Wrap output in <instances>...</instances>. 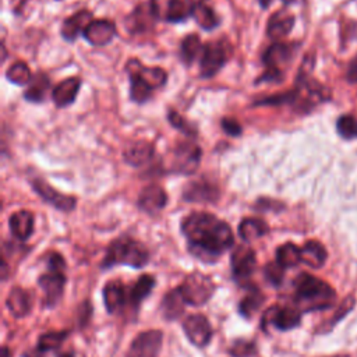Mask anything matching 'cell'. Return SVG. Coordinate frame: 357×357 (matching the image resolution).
<instances>
[{
  "instance_id": "obj_22",
  "label": "cell",
  "mask_w": 357,
  "mask_h": 357,
  "mask_svg": "<svg viewBox=\"0 0 357 357\" xmlns=\"http://www.w3.org/2000/svg\"><path fill=\"white\" fill-rule=\"evenodd\" d=\"M191 17L195 23L206 31H211L221 24V19L214 10V8L207 2V0H198L194 3Z\"/></svg>"
},
{
  "instance_id": "obj_18",
  "label": "cell",
  "mask_w": 357,
  "mask_h": 357,
  "mask_svg": "<svg viewBox=\"0 0 357 357\" xmlns=\"http://www.w3.org/2000/svg\"><path fill=\"white\" fill-rule=\"evenodd\" d=\"M81 88V80L78 77H69L63 80L52 92V98L58 108L70 107L76 100L78 91Z\"/></svg>"
},
{
  "instance_id": "obj_41",
  "label": "cell",
  "mask_w": 357,
  "mask_h": 357,
  "mask_svg": "<svg viewBox=\"0 0 357 357\" xmlns=\"http://www.w3.org/2000/svg\"><path fill=\"white\" fill-rule=\"evenodd\" d=\"M264 277L266 279L274 285V286H278L282 283L283 281V277H285V268L278 263H270L268 266H266L264 268Z\"/></svg>"
},
{
  "instance_id": "obj_32",
  "label": "cell",
  "mask_w": 357,
  "mask_h": 357,
  "mask_svg": "<svg viewBox=\"0 0 357 357\" xmlns=\"http://www.w3.org/2000/svg\"><path fill=\"white\" fill-rule=\"evenodd\" d=\"M130 77V95L131 99L137 104H145L147 100L152 96V89L151 85L137 73H129Z\"/></svg>"
},
{
  "instance_id": "obj_7",
  "label": "cell",
  "mask_w": 357,
  "mask_h": 357,
  "mask_svg": "<svg viewBox=\"0 0 357 357\" xmlns=\"http://www.w3.org/2000/svg\"><path fill=\"white\" fill-rule=\"evenodd\" d=\"M301 321L300 310L293 307H279V305H272L268 309L261 320V327L267 332L271 325L278 328L279 331H289L299 327Z\"/></svg>"
},
{
  "instance_id": "obj_21",
  "label": "cell",
  "mask_w": 357,
  "mask_h": 357,
  "mask_svg": "<svg viewBox=\"0 0 357 357\" xmlns=\"http://www.w3.org/2000/svg\"><path fill=\"white\" fill-rule=\"evenodd\" d=\"M294 25V16L288 10H279L274 13L267 24V34L271 39H282L288 36Z\"/></svg>"
},
{
  "instance_id": "obj_40",
  "label": "cell",
  "mask_w": 357,
  "mask_h": 357,
  "mask_svg": "<svg viewBox=\"0 0 357 357\" xmlns=\"http://www.w3.org/2000/svg\"><path fill=\"white\" fill-rule=\"evenodd\" d=\"M229 353L233 357H251L256 353V346H254L252 342H248L246 339H237L230 346Z\"/></svg>"
},
{
  "instance_id": "obj_8",
  "label": "cell",
  "mask_w": 357,
  "mask_h": 357,
  "mask_svg": "<svg viewBox=\"0 0 357 357\" xmlns=\"http://www.w3.org/2000/svg\"><path fill=\"white\" fill-rule=\"evenodd\" d=\"M187 339L197 347H206L213 339V328L207 317L201 314L188 316L183 323Z\"/></svg>"
},
{
  "instance_id": "obj_15",
  "label": "cell",
  "mask_w": 357,
  "mask_h": 357,
  "mask_svg": "<svg viewBox=\"0 0 357 357\" xmlns=\"http://www.w3.org/2000/svg\"><path fill=\"white\" fill-rule=\"evenodd\" d=\"M158 19L157 2H151L149 5H141L137 8L127 19V30L130 32H144L151 28L154 21Z\"/></svg>"
},
{
  "instance_id": "obj_12",
  "label": "cell",
  "mask_w": 357,
  "mask_h": 357,
  "mask_svg": "<svg viewBox=\"0 0 357 357\" xmlns=\"http://www.w3.org/2000/svg\"><path fill=\"white\" fill-rule=\"evenodd\" d=\"M38 283L43 290L45 304L47 307H54V305L63 296V290L66 286V277L63 275V272L49 271L47 274L39 277Z\"/></svg>"
},
{
  "instance_id": "obj_38",
  "label": "cell",
  "mask_w": 357,
  "mask_h": 357,
  "mask_svg": "<svg viewBox=\"0 0 357 357\" xmlns=\"http://www.w3.org/2000/svg\"><path fill=\"white\" fill-rule=\"evenodd\" d=\"M67 338V332H49L43 334L38 340V350L39 351H49L58 349L63 340Z\"/></svg>"
},
{
  "instance_id": "obj_51",
  "label": "cell",
  "mask_w": 357,
  "mask_h": 357,
  "mask_svg": "<svg viewBox=\"0 0 357 357\" xmlns=\"http://www.w3.org/2000/svg\"><path fill=\"white\" fill-rule=\"evenodd\" d=\"M343 357H346V356H343Z\"/></svg>"
},
{
  "instance_id": "obj_42",
  "label": "cell",
  "mask_w": 357,
  "mask_h": 357,
  "mask_svg": "<svg viewBox=\"0 0 357 357\" xmlns=\"http://www.w3.org/2000/svg\"><path fill=\"white\" fill-rule=\"evenodd\" d=\"M168 118H169V122H171V125L175 127V129H177V130H180L183 134H186V136H190V137H193V136H195L197 134V130L182 116V115H179L177 112H175V111H171L169 112V115H168Z\"/></svg>"
},
{
  "instance_id": "obj_50",
  "label": "cell",
  "mask_w": 357,
  "mask_h": 357,
  "mask_svg": "<svg viewBox=\"0 0 357 357\" xmlns=\"http://www.w3.org/2000/svg\"><path fill=\"white\" fill-rule=\"evenodd\" d=\"M151 2H157V0H151Z\"/></svg>"
},
{
  "instance_id": "obj_9",
  "label": "cell",
  "mask_w": 357,
  "mask_h": 357,
  "mask_svg": "<svg viewBox=\"0 0 357 357\" xmlns=\"http://www.w3.org/2000/svg\"><path fill=\"white\" fill-rule=\"evenodd\" d=\"M164 335L161 331L141 332L131 343L129 357H158Z\"/></svg>"
},
{
  "instance_id": "obj_4",
  "label": "cell",
  "mask_w": 357,
  "mask_h": 357,
  "mask_svg": "<svg viewBox=\"0 0 357 357\" xmlns=\"http://www.w3.org/2000/svg\"><path fill=\"white\" fill-rule=\"evenodd\" d=\"M230 55V47L225 41L208 42L204 45L199 58V74L202 78H211L226 65Z\"/></svg>"
},
{
  "instance_id": "obj_48",
  "label": "cell",
  "mask_w": 357,
  "mask_h": 357,
  "mask_svg": "<svg viewBox=\"0 0 357 357\" xmlns=\"http://www.w3.org/2000/svg\"><path fill=\"white\" fill-rule=\"evenodd\" d=\"M61 357H74V354H73V353H65V354H62Z\"/></svg>"
},
{
  "instance_id": "obj_10",
  "label": "cell",
  "mask_w": 357,
  "mask_h": 357,
  "mask_svg": "<svg viewBox=\"0 0 357 357\" xmlns=\"http://www.w3.org/2000/svg\"><path fill=\"white\" fill-rule=\"evenodd\" d=\"M32 188L36 191V194L50 206H54L55 208L69 213L73 211L76 208L77 199L72 195H66L59 193L58 190H55L49 183H46L45 180L36 179L32 182Z\"/></svg>"
},
{
  "instance_id": "obj_31",
  "label": "cell",
  "mask_w": 357,
  "mask_h": 357,
  "mask_svg": "<svg viewBox=\"0 0 357 357\" xmlns=\"http://www.w3.org/2000/svg\"><path fill=\"white\" fill-rule=\"evenodd\" d=\"M204 45L201 43V39L198 35L191 34L187 35L182 43H180V59L184 65H193V62L202 54Z\"/></svg>"
},
{
  "instance_id": "obj_35",
  "label": "cell",
  "mask_w": 357,
  "mask_h": 357,
  "mask_svg": "<svg viewBox=\"0 0 357 357\" xmlns=\"http://www.w3.org/2000/svg\"><path fill=\"white\" fill-rule=\"evenodd\" d=\"M155 286V279L152 275H142L137 279V282L133 285L131 290L129 292V300L131 304L138 305Z\"/></svg>"
},
{
  "instance_id": "obj_14",
  "label": "cell",
  "mask_w": 357,
  "mask_h": 357,
  "mask_svg": "<svg viewBox=\"0 0 357 357\" xmlns=\"http://www.w3.org/2000/svg\"><path fill=\"white\" fill-rule=\"evenodd\" d=\"M83 35L94 46H105L115 38L116 25L109 20H92Z\"/></svg>"
},
{
  "instance_id": "obj_28",
  "label": "cell",
  "mask_w": 357,
  "mask_h": 357,
  "mask_svg": "<svg viewBox=\"0 0 357 357\" xmlns=\"http://www.w3.org/2000/svg\"><path fill=\"white\" fill-rule=\"evenodd\" d=\"M270 232V226L266 221L259 218H246L239 225V235L246 241L257 240Z\"/></svg>"
},
{
  "instance_id": "obj_13",
  "label": "cell",
  "mask_w": 357,
  "mask_h": 357,
  "mask_svg": "<svg viewBox=\"0 0 357 357\" xmlns=\"http://www.w3.org/2000/svg\"><path fill=\"white\" fill-rule=\"evenodd\" d=\"M166 204L168 195L165 190L158 184H149L144 187L138 197V207L151 215L164 210Z\"/></svg>"
},
{
  "instance_id": "obj_49",
  "label": "cell",
  "mask_w": 357,
  "mask_h": 357,
  "mask_svg": "<svg viewBox=\"0 0 357 357\" xmlns=\"http://www.w3.org/2000/svg\"><path fill=\"white\" fill-rule=\"evenodd\" d=\"M283 2H285L286 5H289V3H293V2H296V0H283Z\"/></svg>"
},
{
  "instance_id": "obj_47",
  "label": "cell",
  "mask_w": 357,
  "mask_h": 357,
  "mask_svg": "<svg viewBox=\"0 0 357 357\" xmlns=\"http://www.w3.org/2000/svg\"><path fill=\"white\" fill-rule=\"evenodd\" d=\"M2 356H3V357H10V350H9L8 346H3V347H2Z\"/></svg>"
},
{
  "instance_id": "obj_16",
  "label": "cell",
  "mask_w": 357,
  "mask_h": 357,
  "mask_svg": "<svg viewBox=\"0 0 357 357\" xmlns=\"http://www.w3.org/2000/svg\"><path fill=\"white\" fill-rule=\"evenodd\" d=\"M293 46L283 42H275L271 45L263 56V62L267 66V69H274L283 72V66H286L292 58H293Z\"/></svg>"
},
{
  "instance_id": "obj_1",
  "label": "cell",
  "mask_w": 357,
  "mask_h": 357,
  "mask_svg": "<svg viewBox=\"0 0 357 357\" xmlns=\"http://www.w3.org/2000/svg\"><path fill=\"white\" fill-rule=\"evenodd\" d=\"M188 251L204 263H215L233 243L230 226L208 213H193L182 221Z\"/></svg>"
},
{
  "instance_id": "obj_37",
  "label": "cell",
  "mask_w": 357,
  "mask_h": 357,
  "mask_svg": "<svg viewBox=\"0 0 357 357\" xmlns=\"http://www.w3.org/2000/svg\"><path fill=\"white\" fill-rule=\"evenodd\" d=\"M6 77L10 83L16 85H28L32 80L31 70L24 62H16L12 65L6 73Z\"/></svg>"
},
{
  "instance_id": "obj_20",
  "label": "cell",
  "mask_w": 357,
  "mask_h": 357,
  "mask_svg": "<svg viewBox=\"0 0 357 357\" xmlns=\"http://www.w3.org/2000/svg\"><path fill=\"white\" fill-rule=\"evenodd\" d=\"M155 148L148 141H136L123 151V158L129 165L142 166L154 157Z\"/></svg>"
},
{
  "instance_id": "obj_39",
  "label": "cell",
  "mask_w": 357,
  "mask_h": 357,
  "mask_svg": "<svg viewBox=\"0 0 357 357\" xmlns=\"http://www.w3.org/2000/svg\"><path fill=\"white\" fill-rule=\"evenodd\" d=\"M336 129L338 133L346 140H351L357 137V120L350 115H345L339 118L336 123Z\"/></svg>"
},
{
  "instance_id": "obj_34",
  "label": "cell",
  "mask_w": 357,
  "mask_h": 357,
  "mask_svg": "<svg viewBox=\"0 0 357 357\" xmlns=\"http://www.w3.org/2000/svg\"><path fill=\"white\" fill-rule=\"evenodd\" d=\"M277 261L286 270L301 263V248L293 243H285L277 250Z\"/></svg>"
},
{
  "instance_id": "obj_5",
  "label": "cell",
  "mask_w": 357,
  "mask_h": 357,
  "mask_svg": "<svg viewBox=\"0 0 357 357\" xmlns=\"http://www.w3.org/2000/svg\"><path fill=\"white\" fill-rule=\"evenodd\" d=\"M202 152L201 148L193 141L179 142L173 149L171 155V166L168 171L182 175L194 173L201 162Z\"/></svg>"
},
{
  "instance_id": "obj_30",
  "label": "cell",
  "mask_w": 357,
  "mask_h": 357,
  "mask_svg": "<svg viewBox=\"0 0 357 357\" xmlns=\"http://www.w3.org/2000/svg\"><path fill=\"white\" fill-rule=\"evenodd\" d=\"M184 299L179 290V288L173 289L172 292H169L164 300H162V312H164V316L168 318V320H176L179 318L183 312H184Z\"/></svg>"
},
{
  "instance_id": "obj_6",
  "label": "cell",
  "mask_w": 357,
  "mask_h": 357,
  "mask_svg": "<svg viewBox=\"0 0 357 357\" xmlns=\"http://www.w3.org/2000/svg\"><path fill=\"white\" fill-rule=\"evenodd\" d=\"M214 289L215 286L210 279V277L204 275L201 272H194L188 275L182 283V286H179V290L186 304H191V305L206 304L214 294Z\"/></svg>"
},
{
  "instance_id": "obj_2",
  "label": "cell",
  "mask_w": 357,
  "mask_h": 357,
  "mask_svg": "<svg viewBox=\"0 0 357 357\" xmlns=\"http://www.w3.org/2000/svg\"><path fill=\"white\" fill-rule=\"evenodd\" d=\"M335 299V290L327 282L313 275L301 274L294 281V303L303 313L328 309Z\"/></svg>"
},
{
  "instance_id": "obj_46",
  "label": "cell",
  "mask_w": 357,
  "mask_h": 357,
  "mask_svg": "<svg viewBox=\"0 0 357 357\" xmlns=\"http://www.w3.org/2000/svg\"><path fill=\"white\" fill-rule=\"evenodd\" d=\"M272 3V0H260V5L263 9H267Z\"/></svg>"
},
{
  "instance_id": "obj_25",
  "label": "cell",
  "mask_w": 357,
  "mask_h": 357,
  "mask_svg": "<svg viewBox=\"0 0 357 357\" xmlns=\"http://www.w3.org/2000/svg\"><path fill=\"white\" fill-rule=\"evenodd\" d=\"M10 232L19 240H27L34 232V215L30 211H17L9 219Z\"/></svg>"
},
{
  "instance_id": "obj_43",
  "label": "cell",
  "mask_w": 357,
  "mask_h": 357,
  "mask_svg": "<svg viewBox=\"0 0 357 357\" xmlns=\"http://www.w3.org/2000/svg\"><path fill=\"white\" fill-rule=\"evenodd\" d=\"M47 268L52 272H63L66 268V261L59 252H50L47 256Z\"/></svg>"
},
{
  "instance_id": "obj_17",
  "label": "cell",
  "mask_w": 357,
  "mask_h": 357,
  "mask_svg": "<svg viewBox=\"0 0 357 357\" xmlns=\"http://www.w3.org/2000/svg\"><path fill=\"white\" fill-rule=\"evenodd\" d=\"M183 197L190 202H215L219 198V190L213 183L198 180L186 186Z\"/></svg>"
},
{
  "instance_id": "obj_24",
  "label": "cell",
  "mask_w": 357,
  "mask_h": 357,
  "mask_svg": "<svg viewBox=\"0 0 357 357\" xmlns=\"http://www.w3.org/2000/svg\"><path fill=\"white\" fill-rule=\"evenodd\" d=\"M92 21V13L88 10H81L72 17L66 19L63 25H62V36L66 41H76V38L80 34H84V30L87 25Z\"/></svg>"
},
{
  "instance_id": "obj_45",
  "label": "cell",
  "mask_w": 357,
  "mask_h": 357,
  "mask_svg": "<svg viewBox=\"0 0 357 357\" xmlns=\"http://www.w3.org/2000/svg\"><path fill=\"white\" fill-rule=\"evenodd\" d=\"M283 80V72L279 70H274V69H267L266 73L257 80V83H281Z\"/></svg>"
},
{
  "instance_id": "obj_33",
  "label": "cell",
  "mask_w": 357,
  "mask_h": 357,
  "mask_svg": "<svg viewBox=\"0 0 357 357\" xmlns=\"http://www.w3.org/2000/svg\"><path fill=\"white\" fill-rule=\"evenodd\" d=\"M194 3L195 2H193V0H169L166 20L171 23L184 21L187 17L191 16Z\"/></svg>"
},
{
  "instance_id": "obj_27",
  "label": "cell",
  "mask_w": 357,
  "mask_h": 357,
  "mask_svg": "<svg viewBox=\"0 0 357 357\" xmlns=\"http://www.w3.org/2000/svg\"><path fill=\"white\" fill-rule=\"evenodd\" d=\"M325 261H327V250L320 241L310 240L303 246L301 263L309 266L310 268L318 270L325 264Z\"/></svg>"
},
{
  "instance_id": "obj_26",
  "label": "cell",
  "mask_w": 357,
  "mask_h": 357,
  "mask_svg": "<svg viewBox=\"0 0 357 357\" xmlns=\"http://www.w3.org/2000/svg\"><path fill=\"white\" fill-rule=\"evenodd\" d=\"M6 305H8L9 312L14 317H17V318L25 317L31 312V307H32L31 296L27 290L21 289V288H14L8 296Z\"/></svg>"
},
{
  "instance_id": "obj_29",
  "label": "cell",
  "mask_w": 357,
  "mask_h": 357,
  "mask_svg": "<svg viewBox=\"0 0 357 357\" xmlns=\"http://www.w3.org/2000/svg\"><path fill=\"white\" fill-rule=\"evenodd\" d=\"M50 81L49 77L43 73H38L36 76L32 77L31 83L28 84V88L24 92V98L32 104H41L45 100L46 94L49 91Z\"/></svg>"
},
{
  "instance_id": "obj_19",
  "label": "cell",
  "mask_w": 357,
  "mask_h": 357,
  "mask_svg": "<svg viewBox=\"0 0 357 357\" xmlns=\"http://www.w3.org/2000/svg\"><path fill=\"white\" fill-rule=\"evenodd\" d=\"M127 73H137L140 74L152 89L161 88L168 81V73L161 67H144L137 59H131L126 66Z\"/></svg>"
},
{
  "instance_id": "obj_23",
  "label": "cell",
  "mask_w": 357,
  "mask_h": 357,
  "mask_svg": "<svg viewBox=\"0 0 357 357\" xmlns=\"http://www.w3.org/2000/svg\"><path fill=\"white\" fill-rule=\"evenodd\" d=\"M129 297L126 292V286L120 281H111L104 288V300H105V307L107 310L113 314L119 312Z\"/></svg>"
},
{
  "instance_id": "obj_11",
  "label": "cell",
  "mask_w": 357,
  "mask_h": 357,
  "mask_svg": "<svg viewBox=\"0 0 357 357\" xmlns=\"http://www.w3.org/2000/svg\"><path fill=\"white\" fill-rule=\"evenodd\" d=\"M232 272L233 277L239 281L250 278L257 267V259L256 252L248 246H237L235 251L232 252Z\"/></svg>"
},
{
  "instance_id": "obj_44",
  "label": "cell",
  "mask_w": 357,
  "mask_h": 357,
  "mask_svg": "<svg viewBox=\"0 0 357 357\" xmlns=\"http://www.w3.org/2000/svg\"><path fill=\"white\" fill-rule=\"evenodd\" d=\"M221 126H222V130L232 137H237L241 134V126L236 119L224 118L221 122Z\"/></svg>"
},
{
  "instance_id": "obj_36",
  "label": "cell",
  "mask_w": 357,
  "mask_h": 357,
  "mask_svg": "<svg viewBox=\"0 0 357 357\" xmlns=\"http://www.w3.org/2000/svg\"><path fill=\"white\" fill-rule=\"evenodd\" d=\"M264 301V296L261 294V292L259 289H252L250 290L248 294H246V297H243V300L239 304V312L243 317L250 318L252 317V314L256 313Z\"/></svg>"
},
{
  "instance_id": "obj_3",
  "label": "cell",
  "mask_w": 357,
  "mask_h": 357,
  "mask_svg": "<svg viewBox=\"0 0 357 357\" xmlns=\"http://www.w3.org/2000/svg\"><path fill=\"white\" fill-rule=\"evenodd\" d=\"M149 260V254L144 244L140 241L123 236L113 240L107 251V256L102 261V268H112L115 266H129L133 268H142Z\"/></svg>"
}]
</instances>
